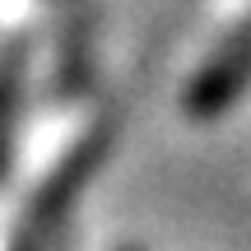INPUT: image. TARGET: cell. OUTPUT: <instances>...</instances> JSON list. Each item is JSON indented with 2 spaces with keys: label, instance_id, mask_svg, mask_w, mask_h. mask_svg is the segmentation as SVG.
I'll list each match as a JSON object with an SVG mask.
<instances>
[{
  "label": "cell",
  "instance_id": "1",
  "mask_svg": "<svg viewBox=\"0 0 251 251\" xmlns=\"http://www.w3.org/2000/svg\"><path fill=\"white\" fill-rule=\"evenodd\" d=\"M9 79H14V56L5 61V70H0V107H5V93H9Z\"/></svg>",
  "mask_w": 251,
  "mask_h": 251
}]
</instances>
